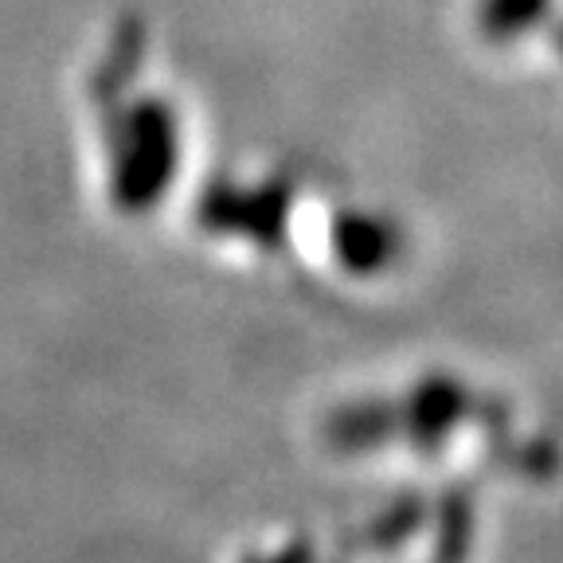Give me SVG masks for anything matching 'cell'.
I'll use <instances>...</instances> for the list:
<instances>
[{
    "instance_id": "6da1fadb",
    "label": "cell",
    "mask_w": 563,
    "mask_h": 563,
    "mask_svg": "<svg viewBox=\"0 0 563 563\" xmlns=\"http://www.w3.org/2000/svg\"><path fill=\"white\" fill-rule=\"evenodd\" d=\"M176 118L165 102H137L118 125L114 141V203L145 211L165 196L176 173Z\"/></svg>"
},
{
    "instance_id": "7a4b0ae2",
    "label": "cell",
    "mask_w": 563,
    "mask_h": 563,
    "mask_svg": "<svg viewBox=\"0 0 563 563\" xmlns=\"http://www.w3.org/2000/svg\"><path fill=\"white\" fill-rule=\"evenodd\" d=\"M333 246L344 266L361 274L384 271L396 258V228L372 216H341L333 228Z\"/></svg>"
},
{
    "instance_id": "3957f363",
    "label": "cell",
    "mask_w": 563,
    "mask_h": 563,
    "mask_svg": "<svg viewBox=\"0 0 563 563\" xmlns=\"http://www.w3.org/2000/svg\"><path fill=\"white\" fill-rule=\"evenodd\" d=\"M544 4L548 0H485V9H482L485 35H489V40H509L520 27L537 24Z\"/></svg>"
}]
</instances>
